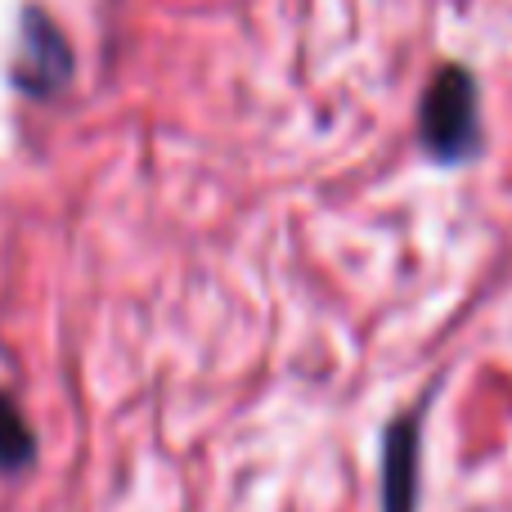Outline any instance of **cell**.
Segmentation results:
<instances>
[{
	"label": "cell",
	"instance_id": "277c9868",
	"mask_svg": "<svg viewBox=\"0 0 512 512\" xmlns=\"http://www.w3.org/2000/svg\"><path fill=\"white\" fill-rule=\"evenodd\" d=\"M36 459V441L27 427L23 409L0 391V472H23Z\"/></svg>",
	"mask_w": 512,
	"mask_h": 512
},
{
	"label": "cell",
	"instance_id": "6da1fadb",
	"mask_svg": "<svg viewBox=\"0 0 512 512\" xmlns=\"http://www.w3.org/2000/svg\"><path fill=\"white\" fill-rule=\"evenodd\" d=\"M418 140L427 158L441 167L477 158L481 149V86L463 63H445L427 81L423 104H418Z\"/></svg>",
	"mask_w": 512,
	"mask_h": 512
},
{
	"label": "cell",
	"instance_id": "7a4b0ae2",
	"mask_svg": "<svg viewBox=\"0 0 512 512\" xmlns=\"http://www.w3.org/2000/svg\"><path fill=\"white\" fill-rule=\"evenodd\" d=\"M14 86L27 99H54L72 81V45L63 27L45 14L41 5H27L18 14V54L9 68Z\"/></svg>",
	"mask_w": 512,
	"mask_h": 512
},
{
	"label": "cell",
	"instance_id": "3957f363",
	"mask_svg": "<svg viewBox=\"0 0 512 512\" xmlns=\"http://www.w3.org/2000/svg\"><path fill=\"white\" fill-rule=\"evenodd\" d=\"M418 409L387 427L382 445V512H414L418 504Z\"/></svg>",
	"mask_w": 512,
	"mask_h": 512
}]
</instances>
